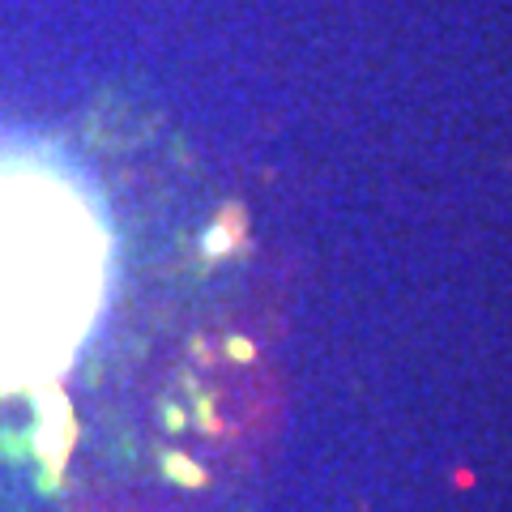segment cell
<instances>
[{"label": "cell", "mask_w": 512, "mask_h": 512, "mask_svg": "<svg viewBox=\"0 0 512 512\" xmlns=\"http://www.w3.org/2000/svg\"><path fill=\"white\" fill-rule=\"evenodd\" d=\"M111 218L56 146L0 137V397L64 376L111 295Z\"/></svg>", "instance_id": "cell-1"}]
</instances>
